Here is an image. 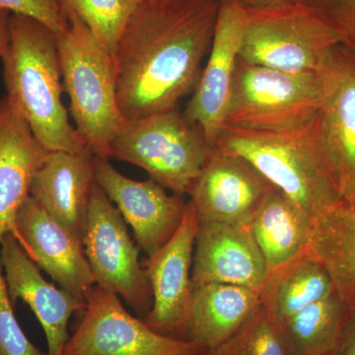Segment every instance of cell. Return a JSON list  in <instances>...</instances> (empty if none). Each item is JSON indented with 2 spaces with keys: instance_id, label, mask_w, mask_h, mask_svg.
<instances>
[{
  "instance_id": "cell-1",
  "label": "cell",
  "mask_w": 355,
  "mask_h": 355,
  "mask_svg": "<svg viewBox=\"0 0 355 355\" xmlns=\"http://www.w3.org/2000/svg\"><path fill=\"white\" fill-rule=\"evenodd\" d=\"M219 6L220 0H140L113 58L125 120L174 108L195 90Z\"/></svg>"
},
{
  "instance_id": "cell-2",
  "label": "cell",
  "mask_w": 355,
  "mask_h": 355,
  "mask_svg": "<svg viewBox=\"0 0 355 355\" xmlns=\"http://www.w3.org/2000/svg\"><path fill=\"white\" fill-rule=\"evenodd\" d=\"M1 60L6 98L22 114L39 144L48 153H90L70 123L62 102L57 34L31 17L11 14Z\"/></svg>"
},
{
  "instance_id": "cell-3",
  "label": "cell",
  "mask_w": 355,
  "mask_h": 355,
  "mask_svg": "<svg viewBox=\"0 0 355 355\" xmlns=\"http://www.w3.org/2000/svg\"><path fill=\"white\" fill-rule=\"evenodd\" d=\"M214 147L249 161L312 220L343 198L322 144L318 114L304 127L284 132L225 127Z\"/></svg>"
},
{
  "instance_id": "cell-4",
  "label": "cell",
  "mask_w": 355,
  "mask_h": 355,
  "mask_svg": "<svg viewBox=\"0 0 355 355\" xmlns=\"http://www.w3.org/2000/svg\"><path fill=\"white\" fill-rule=\"evenodd\" d=\"M64 11L69 26L57 35V43L70 114L93 156L109 159L112 141L128 121L116 99L113 57L77 14Z\"/></svg>"
},
{
  "instance_id": "cell-5",
  "label": "cell",
  "mask_w": 355,
  "mask_h": 355,
  "mask_svg": "<svg viewBox=\"0 0 355 355\" xmlns=\"http://www.w3.org/2000/svg\"><path fill=\"white\" fill-rule=\"evenodd\" d=\"M212 147L202 130L174 108L128 121L116 135L110 157L141 168L175 195H189Z\"/></svg>"
},
{
  "instance_id": "cell-6",
  "label": "cell",
  "mask_w": 355,
  "mask_h": 355,
  "mask_svg": "<svg viewBox=\"0 0 355 355\" xmlns=\"http://www.w3.org/2000/svg\"><path fill=\"white\" fill-rule=\"evenodd\" d=\"M321 101L318 73H289L238 60L225 127L284 132L316 118Z\"/></svg>"
},
{
  "instance_id": "cell-7",
  "label": "cell",
  "mask_w": 355,
  "mask_h": 355,
  "mask_svg": "<svg viewBox=\"0 0 355 355\" xmlns=\"http://www.w3.org/2000/svg\"><path fill=\"white\" fill-rule=\"evenodd\" d=\"M239 58L289 73H318L342 36L304 4L247 11Z\"/></svg>"
},
{
  "instance_id": "cell-8",
  "label": "cell",
  "mask_w": 355,
  "mask_h": 355,
  "mask_svg": "<svg viewBox=\"0 0 355 355\" xmlns=\"http://www.w3.org/2000/svg\"><path fill=\"white\" fill-rule=\"evenodd\" d=\"M83 242L95 284L121 296L144 320L153 305L148 273L139 260L140 249L128 233L127 222L97 183Z\"/></svg>"
},
{
  "instance_id": "cell-9",
  "label": "cell",
  "mask_w": 355,
  "mask_h": 355,
  "mask_svg": "<svg viewBox=\"0 0 355 355\" xmlns=\"http://www.w3.org/2000/svg\"><path fill=\"white\" fill-rule=\"evenodd\" d=\"M76 331L62 355H207L210 350L188 340L156 333L132 316L114 292L95 284Z\"/></svg>"
},
{
  "instance_id": "cell-10",
  "label": "cell",
  "mask_w": 355,
  "mask_h": 355,
  "mask_svg": "<svg viewBox=\"0 0 355 355\" xmlns=\"http://www.w3.org/2000/svg\"><path fill=\"white\" fill-rule=\"evenodd\" d=\"M198 225L190 200L171 240L144 263L153 295V308L144 321L156 333L175 340H188L193 289L190 272Z\"/></svg>"
},
{
  "instance_id": "cell-11",
  "label": "cell",
  "mask_w": 355,
  "mask_h": 355,
  "mask_svg": "<svg viewBox=\"0 0 355 355\" xmlns=\"http://www.w3.org/2000/svg\"><path fill=\"white\" fill-rule=\"evenodd\" d=\"M248 12L237 0H220L207 64L184 114L212 147L225 128Z\"/></svg>"
},
{
  "instance_id": "cell-12",
  "label": "cell",
  "mask_w": 355,
  "mask_h": 355,
  "mask_svg": "<svg viewBox=\"0 0 355 355\" xmlns=\"http://www.w3.org/2000/svg\"><path fill=\"white\" fill-rule=\"evenodd\" d=\"M319 76L320 137L340 196L349 198L355 193V50L338 44Z\"/></svg>"
},
{
  "instance_id": "cell-13",
  "label": "cell",
  "mask_w": 355,
  "mask_h": 355,
  "mask_svg": "<svg viewBox=\"0 0 355 355\" xmlns=\"http://www.w3.org/2000/svg\"><path fill=\"white\" fill-rule=\"evenodd\" d=\"M273 189L246 159L214 147L189 195L200 222L251 226Z\"/></svg>"
},
{
  "instance_id": "cell-14",
  "label": "cell",
  "mask_w": 355,
  "mask_h": 355,
  "mask_svg": "<svg viewBox=\"0 0 355 355\" xmlns=\"http://www.w3.org/2000/svg\"><path fill=\"white\" fill-rule=\"evenodd\" d=\"M94 172L96 182L132 228L139 249L147 256L171 240L188 209L189 202L183 197L169 195L153 180L125 177L108 159L94 157Z\"/></svg>"
},
{
  "instance_id": "cell-15",
  "label": "cell",
  "mask_w": 355,
  "mask_h": 355,
  "mask_svg": "<svg viewBox=\"0 0 355 355\" xmlns=\"http://www.w3.org/2000/svg\"><path fill=\"white\" fill-rule=\"evenodd\" d=\"M17 241L60 288L85 302L95 279L83 242L30 196L18 212Z\"/></svg>"
},
{
  "instance_id": "cell-16",
  "label": "cell",
  "mask_w": 355,
  "mask_h": 355,
  "mask_svg": "<svg viewBox=\"0 0 355 355\" xmlns=\"http://www.w3.org/2000/svg\"><path fill=\"white\" fill-rule=\"evenodd\" d=\"M268 275L251 226L200 222L193 249V286L231 284L261 294Z\"/></svg>"
},
{
  "instance_id": "cell-17",
  "label": "cell",
  "mask_w": 355,
  "mask_h": 355,
  "mask_svg": "<svg viewBox=\"0 0 355 355\" xmlns=\"http://www.w3.org/2000/svg\"><path fill=\"white\" fill-rule=\"evenodd\" d=\"M0 261L13 304L21 299L29 306L46 336V354L62 355L69 338V319L84 310L85 302L46 282L13 234H7L0 242Z\"/></svg>"
},
{
  "instance_id": "cell-18",
  "label": "cell",
  "mask_w": 355,
  "mask_h": 355,
  "mask_svg": "<svg viewBox=\"0 0 355 355\" xmlns=\"http://www.w3.org/2000/svg\"><path fill=\"white\" fill-rule=\"evenodd\" d=\"M48 151L35 139L22 114L7 98L0 105V242L17 237L18 212L30 197L35 175Z\"/></svg>"
},
{
  "instance_id": "cell-19",
  "label": "cell",
  "mask_w": 355,
  "mask_h": 355,
  "mask_svg": "<svg viewBox=\"0 0 355 355\" xmlns=\"http://www.w3.org/2000/svg\"><path fill=\"white\" fill-rule=\"evenodd\" d=\"M96 183L92 153L53 151L35 175L30 196L83 241Z\"/></svg>"
},
{
  "instance_id": "cell-20",
  "label": "cell",
  "mask_w": 355,
  "mask_h": 355,
  "mask_svg": "<svg viewBox=\"0 0 355 355\" xmlns=\"http://www.w3.org/2000/svg\"><path fill=\"white\" fill-rule=\"evenodd\" d=\"M261 304V293L247 287L207 284L193 286L188 340L216 349L235 335Z\"/></svg>"
},
{
  "instance_id": "cell-21",
  "label": "cell",
  "mask_w": 355,
  "mask_h": 355,
  "mask_svg": "<svg viewBox=\"0 0 355 355\" xmlns=\"http://www.w3.org/2000/svg\"><path fill=\"white\" fill-rule=\"evenodd\" d=\"M311 225L312 219L282 191L268 193L251 223L268 275L309 252Z\"/></svg>"
},
{
  "instance_id": "cell-22",
  "label": "cell",
  "mask_w": 355,
  "mask_h": 355,
  "mask_svg": "<svg viewBox=\"0 0 355 355\" xmlns=\"http://www.w3.org/2000/svg\"><path fill=\"white\" fill-rule=\"evenodd\" d=\"M309 254L330 273L349 309L355 310V193L313 219Z\"/></svg>"
},
{
  "instance_id": "cell-23",
  "label": "cell",
  "mask_w": 355,
  "mask_h": 355,
  "mask_svg": "<svg viewBox=\"0 0 355 355\" xmlns=\"http://www.w3.org/2000/svg\"><path fill=\"white\" fill-rule=\"evenodd\" d=\"M330 273L309 252L268 275L261 304L275 320L286 323L294 315L335 292Z\"/></svg>"
},
{
  "instance_id": "cell-24",
  "label": "cell",
  "mask_w": 355,
  "mask_h": 355,
  "mask_svg": "<svg viewBox=\"0 0 355 355\" xmlns=\"http://www.w3.org/2000/svg\"><path fill=\"white\" fill-rule=\"evenodd\" d=\"M350 310L335 291L284 324L298 355H329L340 347Z\"/></svg>"
},
{
  "instance_id": "cell-25",
  "label": "cell",
  "mask_w": 355,
  "mask_h": 355,
  "mask_svg": "<svg viewBox=\"0 0 355 355\" xmlns=\"http://www.w3.org/2000/svg\"><path fill=\"white\" fill-rule=\"evenodd\" d=\"M211 350L216 355H298L284 324L263 304L234 336Z\"/></svg>"
},
{
  "instance_id": "cell-26",
  "label": "cell",
  "mask_w": 355,
  "mask_h": 355,
  "mask_svg": "<svg viewBox=\"0 0 355 355\" xmlns=\"http://www.w3.org/2000/svg\"><path fill=\"white\" fill-rule=\"evenodd\" d=\"M140 0H60L87 25L96 40L114 58L116 44Z\"/></svg>"
},
{
  "instance_id": "cell-27",
  "label": "cell",
  "mask_w": 355,
  "mask_h": 355,
  "mask_svg": "<svg viewBox=\"0 0 355 355\" xmlns=\"http://www.w3.org/2000/svg\"><path fill=\"white\" fill-rule=\"evenodd\" d=\"M0 355H48L38 349L25 335L9 296L0 261Z\"/></svg>"
},
{
  "instance_id": "cell-28",
  "label": "cell",
  "mask_w": 355,
  "mask_h": 355,
  "mask_svg": "<svg viewBox=\"0 0 355 355\" xmlns=\"http://www.w3.org/2000/svg\"><path fill=\"white\" fill-rule=\"evenodd\" d=\"M303 4L330 24L343 44L355 50V0H303Z\"/></svg>"
},
{
  "instance_id": "cell-29",
  "label": "cell",
  "mask_w": 355,
  "mask_h": 355,
  "mask_svg": "<svg viewBox=\"0 0 355 355\" xmlns=\"http://www.w3.org/2000/svg\"><path fill=\"white\" fill-rule=\"evenodd\" d=\"M0 9L31 17L57 35L69 26L67 14L58 0H0Z\"/></svg>"
},
{
  "instance_id": "cell-30",
  "label": "cell",
  "mask_w": 355,
  "mask_h": 355,
  "mask_svg": "<svg viewBox=\"0 0 355 355\" xmlns=\"http://www.w3.org/2000/svg\"><path fill=\"white\" fill-rule=\"evenodd\" d=\"M247 11H266L303 4V0H237Z\"/></svg>"
},
{
  "instance_id": "cell-31",
  "label": "cell",
  "mask_w": 355,
  "mask_h": 355,
  "mask_svg": "<svg viewBox=\"0 0 355 355\" xmlns=\"http://www.w3.org/2000/svg\"><path fill=\"white\" fill-rule=\"evenodd\" d=\"M340 355H355V310L350 311L340 338Z\"/></svg>"
},
{
  "instance_id": "cell-32",
  "label": "cell",
  "mask_w": 355,
  "mask_h": 355,
  "mask_svg": "<svg viewBox=\"0 0 355 355\" xmlns=\"http://www.w3.org/2000/svg\"><path fill=\"white\" fill-rule=\"evenodd\" d=\"M10 15L11 13L9 11L0 9V58L6 50L7 41H8ZM1 102L2 100L0 99V105H1Z\"/></svg>"
},
{
  "instance_id": "cell-33",
  "label": "cell",
  "mask_w": 355,
  "mask_h": 355,
  "mask_svg": "<svg viewBox=\"0 0 355 355\" xmlns=\"http://www.w3.org/2000/svg\"><path fill=\"white\" fill-rule=\"evenodd\" d=\"M329 355H340V350H336V352H333V354H329Z\"/></svg>"
},
{
  "instance_id": "cell-34",
  "label": "cell",
  "mask_w": 355,
  "mask_h": 355,
  "mask_svg": "<svg viewBox=\"0 0 355 355\" xmlns=\"http://www.w3.org/2000/svg\"><path fill=\"white\" fill-rule=\"evenodd\" d=\"M207 355H216V352H212V350H210V352H209V354Z\"/></svg>"
},
{
  "instance_id": "cell-35",
  "label": "cell",
  "mask_w": 355,
  "mask_h": 355,
  "mask_svg": "<svg viewBox=\"0 0 355 355\" xmlns=\"http://www.w3.org/2000/svg\"><path fill=\"white\" fill-rule=\"evenodd\" d=\"M58 1H60V0H58Z\"/></svg>"
}]
</instances>
